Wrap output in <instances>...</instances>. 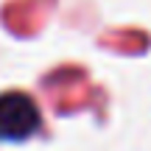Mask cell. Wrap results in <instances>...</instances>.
<instances>
[{
	"mask_svg": "<svg viewBox=\"0 0 151 151\" xmlns=\"http://www.w3.org/2000/svg\"><path fill=\"white\" fill-rule=\"evenodd\" d=\"M39 129V109L25 92L0 95V140H25Z\"/></svg>",
	"mask_w": 151,
	"mask_h": 151,
	"instance_id": "cell-1",
	"label": "cell"
}]
</instances>
